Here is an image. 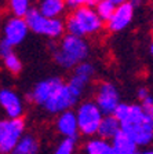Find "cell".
Here are the masks:
<instances>
[{
	"instance_id": "44dd1931",
	"label": "cell",
	"mask_w": 153,
	"mask_h": 154,
	"mask_svg": "<svg viewBox=\"0 0 153 154\" xmlns=\"http://www.w3.org/2000/svg\"><path fill=\"white\" fill-rule=\"evenodd\" d=\"M3 63H4V67L11 74H18L22 70V62H21V59L14 52H11L10 55L3 58Z\"/></svg>"
},
{
	"instance_id": "ba28073f",
	"label": "cell",
	"mask_w": 153,
	"mask_h": 154,
	"mask_svg": "<svg viewBox=\"0 0 153 154\" xmlns=\"http://www.w3.org/2000/svg\"><path fill=\"white\" fill-rule=\"evenodd\" d=\"M95 103L98 109L104 116L113 114L115 109L120 103V95L119 91L112 83H101L97 88Z\"/></svg>"
},
{
	"instance_id": "30bf717a",
	"label": "cell",
	"mask_w": 153,
	"mask_h": 154,
	"mask_svg": "<svg viewBox=\"0 0 153 154\" xmlns=\"http://www.w3.org/2000/svg\"><path fill=\"white\" fill-rule=\"evenodd\" d=\"M4 37L3 40H6L10 45H15L21 44L26 38L29 33V29L28 25L25 22V18H17V17H11L6 22L4 25Z\"/></svg>"
},
{
	"instance_id": "2e32d148",
	"label": "cell",
	"mask_w": 153,
	"mask_h": 154,
	"mask_svg": "<svg viewBox=\"0 0 153 154\" xmlns=\"http://www.w3.org/2000/svg\"><path fill=\"white\" fill-rule=\"evenodd\" d=\"M119 131H120V122L112 114H109L102 117L101 124H99L98 131H97V135L101 139H104V140H112Z\"/></svg>"
},
{
	"instance_id": "f546056e",
	"label": "cell",
	"mask_w": 153,
	"mask_h": 154,
	"mask_svg": "<svg viewBox=\"0 0 153 154\" xmlns=\"http://www.w3.org/2000/svg\"><path fill=\"white\" fill-rule=\"evenodd\" d=\"M150 52H152V55H153V42H152V44H150Z\"/></svg>"
},
{
	"instance_id": "5b68a950",
	"label": "cell",
	"mask_w": 153,
	"mask_h": 154,
	"mask_svg": "<svg viewBox=\"0 0 153 154\" xmlns=\"http://www.w3.org/2000/svg\"><path fill=\"white\" fill-rule=\"evenodd\" d=\"M25 22L28 29L40 36L50 38H58L64 36L65 25L61 18H46L37 11V8H30L25 17Z\"/></svg>"
},
{
	"instance_id": "484cf974",
	"label": "cell",
	"mask_w": 153,
	"mask_h": 154,
	"mask_svg": "<svg viewBox=\"0 0 153 154\" xmlns=\"http://www.w3.org/2000/svg\"><path fill=\"white\" fill-rule=\"evenodd\" d=\"M137 96H138V99L144 100L145 98H146V96H149V92H148L146 88H144V87H141L139 90H138V92H137Z\"/></svg>"
},
{
	"instance_id": "3957f363",
	"label": "cell",
	"mask_w": 153,
	"mask_h": 154,
	"mask_svg": "<svg viewBox=\"0 0 153 154\" xmlns=\"http://www.w3.org/2000/svg\"><path fill=\"white\" fill-rule=\"evenodd\" d=\"M65 30L69 35L86 37V36L97 35L102 30L105 23L97 15L94 7L84 6L73 8V11L64 21Z\"/></svg>"
},
{
	"instance_id": "9c48e42d",
	"label": "cell",
	"mask_w": 153,
	"mask_h": 154,
	"mask_svg": "<svg viewBox=\"0 0 153 154\" xmlns=\"http://www.w3.org/2000/svg\"><path fill=\"white\" fill-rule=\"evenodd\" d=\"M132 18H134V6L130 2L121 3L116 6L112 17L106 22V28H108L109 32H120L130 25Z\"/></svg>"
},
{
	"instance_id": "7402d4cb",
	"label": "cell",
	"mask_w": 153,
	"mask_h": 154,
	"mask_svg": "<svg viewBox=\"0 0 153 154\" xmlns=\"http://www.w3.org/2000/svg\"><path fill=\"white\" fill-rule=\"evenodd\" d=\"M76 149V139L64 138V140L57 146L54 154H73Z\"/></svg>"
},
{
	"instance_id": "f1b7e54d",
	"label": "cell",
	"mask_w": 153,
	"mask_h": 154,
	"mask_svg": "<svg viewBox=\"0 0 153 154\" xmlns=\"http://www.w3.org/2000/svg\"><path fill=\"white\" fill-rule=\"evenodd\" d=\"M128 2H130L131 4H132V6H135V4H138L141 2V0H128Z\"/></svg>"
},
{
	"instance_id": "ac0fdd59",
	"label": "cell",
	"mask_w": 153,
	"mask_h": 154,
	"mask_svg": "<svg viewBox=\"0 0 153 154\" xmlns=\"http://www.w3.org/2000/svg\"><path fill=\"white\" fill-rule=\"evenodd\" d=\"M87 154H112V146L109 140L101 138L90 139L86 144Z\"/></svg>"
},
{
	"instance_id": "6da1fadb",
	"label": "cell",
	"mask_w": 153,
	"mask_h": 154,
	"mask_svg": "<svg viewBox=\"0 0 153 154\" xmlns=\"http://www.w3.org/2000/svg\"><path fill=\"white\" fill-rule=\"evenodd\" d=\"M28 98L51 114H59L72 109L80 99V95L59 77H50L39 81L29 92Z\"/></svg>"
},
{
	"instance_id": "4fadbf2b",
	"label": "cell",
	"mask_w": 153,
	"mask_h": 154,
	"mask_svg": "<svg viewBox=\"0 0 153 154\" xmlns=\"http://www.w3.org/2000/svg\"><path fill=\"white\" fill-rule=\"evenodd\" d=\"M57 131L65 138H73L76 139L79 135V127H77L76 114L72 110H66L58 114L57 117Z\"/></svg>"
},
{
	"instance_id": "d4e9b609",
	"label": "cell",
	"mask_w": 153,
	"mask_h": 154,
	"mask_svg": "<svg viewBox=\"0 0 153 154\" xmlns=\"http://www.w3.org/2000/svg\"><path fill=\"white\" fill-rule=\"evenodd\" d=\"M13 48H14L13 45H10L6 40H2V42H0V57L4 58V57H7V55H10L11 52H14Z\"/></svg>"
},
{
	"instance_id": "603a6c76",
	"label": "cell",
	"mask_w": 153,
	"mask_h": 154,
	"mask_svg": "<svg viewBox=\"0 0 153 154\" xmlns=\"http://www.w3.org/2000/svg\"><path fill=\"white\" fill-rule=\"evenodd\" d=\"M141 102H142L141 107L144 109L145 114L148 116V119L153 122V98L149 95V96H146L144 100H141Z\"/></svg>"
},
{
	"instance_id": "4316f807",
	"label": "cell",
	"mask_w": 153,
	"mask_h": 154,
	"mask_svg": "<svg viewBox=\"0 0 153 154\" xmlns=\"http://www.w3.org/2000/svg\"><path fill=\"white\" fill-rule=\"evenodd\" d=\"M108 2H110V3H113L115 6H119V4L121 3H126V2H128V0H108Z\"/></svg>"
},
{
	"instance_id": "7a4b0ae2",
	"label": "cell",
	"mask_w": 153,
	"mask_h": 154,
	"mask_svg": "<svg viewBox=\"0 0 153 154\" xmlns=\"http://www.w3.org/2000/svg\"><path fill=\"white\" fill-rule=\"evenodd\" d=\"M113 117L120 122V129L137 146H149L153 142V122L148 119L141 105L119 103Z\"/></svg>"
},
{
	"instance_id": "5bb4252c",
	"label": "cell",
	"mask_w": 153,
	"mask_h": 154,
	"mask_svg": "<svg viewBox=\"0 0 153 154\" xmlns=\"http://www.w3.org/2000/svg\"><path fill=\"white\" fill-rule=\"evenodd\" d=\"M112 154H137L138 146L128 138L121 129L116 134V136L110 140Z\"/></svg>"
},
{
	"instance_id": "52a82bcc",
	"label": "cell",
	"mask_w": 153,
	"mask_h": 154,
	"mask_svg": "<svg viewBox=\"0 0 153 154\" xmlns=\"http://www.w3.org/2000/svg\"><path fill=\"white\" fill-rule=\"evenodd\" d=\"M25 132L22 119H8L0 121V154L14 153L18 140Z\"/></svg>"
},
{
	"instance_id": "8fae6325",
	"label": "cell",
	"mask_w": 153,
	"mask_h": 154,
	"mask_svg": "<svg viewBox=\"0 0 153 154\" xmlns=\"http://www.w3.org/2000/svg\"><path fill=\"white\" fill-rule=\"evenodd\" d=\"M0 106L4 109L8 119H21L24 114V105L19 95L10 88L0 90Z\"/></svg>"
},
{
	"instance_id": "e0dca14e",
	"label": "cell",
	"mask_w": 153,
	"mask_h": 154,
	"mask_svg": "<svg viewBox=\"0 0 153 154\" xmlns=\"http://www.w3.org/2000/svg\"><path fill=\"white\" fill-rule=\"evenodd\" d=\"M39 153V142L32 135H22L18 140L14 154H37Z\"/></svg>"
},
{
	"instance_id": "cb8c5ba5",
	"label": "cell",
	"mask_w": 153,
	"mask_h": 154,
	"mask_svg": "<svg viewBox=\"0 0 153 154\" xmlns=\"http://www.w3.org/2000/svg\"><path fill=\"white\" fill-rule=\"evenodd\" d=\"M98 0H65L66 6H69L70 8H77V7H84V6L93 7L95 6Z\"/></svg>"
},
{
	"instance_id": "7c38bea8",
	"label": "cell",
	"mask_w": 153,
	"mask_h": 154,
	"mask_svg": "<svg viewBox=\"0 0 153 154\" xmlns=\"http://www.w3.org/2000/svg\"><path fill=\"white\" fill-rule=\"evenodd\" d=\"M94 66L88 62H81L77 66H75L73 76L70 77V80L68 81V85L72 88L76 94H79L81 96L86 85L91 81L94 76Z\"/></svg>"
},
{
	"instance_id": "277c9868",
	"label": "cell",
	"mask_w": 153,
	"mask_h": 154,
	"mask_svg": "<svg viewBox=\"0 0 153 154\" xmlns=\"http://www.w3.org/2000/svg\"><path fill=\"white\" fill-rule=\"evenodd\" d=\"M88 51L90 48L84 37L66 33L62 36L59 45L54 51V61L61 67L70 69L86 61V58L88 57Z\"/></svg>"
},
{
	"instance_id": "8992f818",
	"label": "cell",
	"mask_w": 153,
	"mask_h": 154,
	"mask_svg": "<svg viewBox=\"0 0 153 154\" xmlns=\"http://www.w3.org/2000/svg\"><path fill=\"white\" fill-rule=\"evenodd\" d=\"M76 120L79 132H81L86 136H94L97 135L98 127L101 124V120L104 114L98 109V106L91 100L80 103L76 110Z\"/></svg>"
},
{
	"instance_id": "9a60e30c",
	"label": "cell",
	"mask_w": 153,
	"mask_h": 154,
	"mask_svg": "<svg viewBox=\"0 0 153 154\" xmlns=\"http://www.w3.org/2000/svg\"><path fill=\"white\" fill-rule=\"evenodd\" d=\"M65 0H40L37 11L46 18H59L65 13Z\"/></svg>"
},
{
	"instance_id": "d6986e66",
	"label": "cell",
	"mask_w": 153,
	"mask_h": 154,
	"mask_svg": "<svg viewBox=\"0 0 153 154\" xmlns=\"http://www.w3.org/2000/svg\"><path fill=\"white\" fill-rule=\"evenodd\" d=\"M115 8H116L115 4L108 2V0H98L95 3V7H94L97 15L99 17V19L104 23H106L109 21V18H110L113 11H115Z\"/></svg>"
},
{
	"instance_id": "83f0119b",
	"label": "cell",
	"mask_w": 153,
	"mask_h": 154,
	"mask_svg": "<svg viewBox=\"0 0 153 154\" xmlns=\"http://www.w3.org/2000/svg\"><path fill=\"white\" fill-rule=\"evenodd\" d=\"M137 154H153V149H146L144 151H138Z\"/></svg>"
},
{
	"instance_id": "ffe728a7",
	"label": "cell",
	"mask_w": 153,
	"mask_h": 154,
	"mask_svg": "<svg viewBox=\"0 0 153 154\" xmlns=\"http://www.w3.org/2000/svg\"><path fill=\"white\" fill-rule=\"evenodd\" d=\"M8 8L13 14V17L17 18H25L26 14L29 13L30 7V0H8Z\"/></svg>"
}]
</instances>
